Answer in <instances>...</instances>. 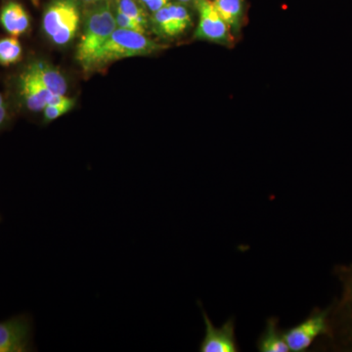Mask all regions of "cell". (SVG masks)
I'll return each instance as SVG.
<instances>
[{
  "instance_id": "7402d4cb",
  "label": "cell",
  "mask_w": 352,
  "mask_h": 352,
  "mask_svg": "<svg viewBox=\"0 0 352 352\" xmlns=\"http://www.w3.org/2000/svg\"><path fill=\"white\" fill-rule=\"evenodd\" d=\"M177 1H179L180 3L187 4L191 3V2L195 1V0H177Z\"/></svg>"
},
{
  "instance_id": "9a60e30c",
  "label": "cell",
  "mask_w": 352,
  "mask_h": 352,
  "mask_svg": "<svg viewBox=\"0 0 352 352\" xmlns=\"http://www.w3.org/2000/svg\"><path fill=\"white\" fill-rule=\"evenodd\" d=\"M22 46L16 36L0 39V64L9 66L22 58Z\"/></svg>"
},
{
  "instance_id": "484cf974",
  "label": "cell",
  "mask_w": 352,
  "mask_h": 352,
  "mask_svg": "<svg viewBox=\"0 0 352 352\" xmlns=\"http://www.w3.org/2000/svg\"><path fill=\"white\" fill-rule=\"evenodd\" d=\"M0 220H1V219H0Z\"/></svg>"
},
{
  "instance_id": "44dd1931",
  "label": "cell",
  "mask_w": 352,
  "mask_h": 352,
  "mask_svg": "<svg viewBox=\"0 0 352 352\" xmlns=\"http://www.w3.org/2000/svg\"><path fill=\"white\" fill-rule=\"evenodd\" d=\"M80 1L83 2L85 6H91V4L97 3V2L103 1V0H80Z\"/></svg>"
},
{
  "instance_id": "5b68a950",
  "label": "cell",
  "mask_w": 352,
  "mask_h": 352,
  "mask_svg": "<svg viewBox=\"0 0 352 352\" xmlns=\"http://www.w3.org/2000/svg\"><path fill=\"white\" fill-rule=\"evenodd\" d=\"M199 24L195 38L210 43L228 44L232 41L230 28L222 20L212 0H195Z\"/></svg>"
},
{
  "instance_id": "cb8c5ba5",
  "label": "cell",
  "mask_w": 352,
  "mask_h": 352,
  "mask_svg": "<svg viewBox=\"0 0 352 352\" xmlns=\"http://www.w3.org/2000/svg\"><path fill=\"white\" fill-rule=\"evenodd\" d=\"M32 3L34 4V6H38L39 4V0H32Z\"/></svg>"
},
{
  "instance_id": "2e32d148",
  "label": "cell",
  "mask_w": 352,
  "mask_h": 352,
  "mask_svg": "<svg viewBox=\"0 0 352 352\" xmlns=\"http://www.w3.org/2000/svg\"><path fill=\"white\" fill-rule=\"evenodd\" d=\"M75 106V100L69 98L68 100L62 104H56V105H47L43 110L44 119L47 122L57 120L58 118L62 117L65 113L71 111Z\"/></svg>"
},
{
  "instance_id": "d4e9b609",
  "label": "cell",
  "mask_w": 352,
  "mask_h": 352,
  "mask_svg": "<svg viewBox=\"0 0 352 352\" xmlns=\"http://www.w3.org/2000/svg\"><path fill=\"white\" fill-rule=\"evenodd\" d=\"M0 106H3V99H2L1 94H0Z\"/></svg>"
},
{
  "instance_id": "7a4b0ae2",
  "label": "cell",
  "mask_w": 352,
  "mask_h": 352,
  "mask_svg": "<svg viewBox=\"0 0 352 352\" xmlns=\"http://www.w3.org/2000/svg\"><path fill=\"white\" fill-rule=\"evenodd\" d=\"M163 48L164 46L155 43L145 34L117 28L95 55L88 72L100 71L108 65L126 58L148 56Z\"/></svg>"
},
{
  "instance_id": "4fadbf2b",
  "label": "cell",
  "mask_w": 352,
  "mask_h": 352,
  "mask_svg": "<svg viewBox=\"0 0 352 352\" xmlns=\"http://www.w3.org/2000/svg\"><path fill=\"white\" fill-rule=\"evenodd\" d=\"M214 8L230 29H239L243 14V0H212Z\"/></svg>"
},
{
  "instance_id": "30bf717a",
  "label": "cell",
  "mask_w": 352,
  "mask_h": 352,
  "mask_svg": "<svg viewBox=\"0 0 352 352\" xmlns=\"http://www.w3.org/2000/svg\"><path fill=\"white\" fill-rule=\"evenodd\" d=\"M0 22L4 30L12 36L25 34L30 28L29 14L17 2H9L2 8Z\"/></svg>"
},
{
  "instance_id": "603a6c76",
  "label": "cell",
  "mask_w": 352,
  "mask_h": 352,
  "mask_svg": "<svg viewBox=\"0 0 352 352\" xmlns=\"http://www.w3.org/2000/svg\"><path fill=\"white\" fill-rule=\"evenodd\" d=\"M139 2H140L141 4H142V6L144 7L145 4L147 3V2H149L150 0H138Z\"/></svg>"
},
{
  "instance_id": "52a82bcc",
  "label": "cell",
  "mask_w": 352,
  "mask_h": 352,
  "mask_svg": "<svg viewBox=\"0 0 352 352\" xmlns=\"http://www.w3.org/2000/svg\"><path fill=\"white\" fill-rule=\"evenodd\" d=\"M204 321H205V337L201 340L199 351L201 352H237L239 351L237 340H236L235 319L233 317L223 324L220 328L214 327L212 320L208 318L204 308L201 307Z\"/></svg>"
},
{
  "instance_id": "7c38bea8",
  "label": "cell",
  "mask_w": 352,
  "mask_h": 352,
  "mask_svg": "<svg viewBox=\"0 0 352 352\" xmlns=\"http://www.w3.org/2000/svg\"><path fill=\"white\" fill-rule=\"evenodd\" d=\"M261 352H288L289 349L284 338V331L279 329V319L270 317L266 320L265 329L256 342Z\"/></svg>"
},
{
  "instance_id": "ffe728a7",
  "label": "cell",
  "mask_w": 352,
  "mask_h": 352,
  "mask_svg": "<svg viewBox=\"0 0 352 352\" xmlns=\"http://www.w3.org/2000/svg\"><path fill=\"white\" fill-rule=\"evenodd\" d=\"M6 119V109L3 106H0V126L3 124Z\"/></svg>"
},
{
  "instance_id": "277c9868",
  "label": "cell",
  "mask_w": 352,
  "mask_h": 352,
  "mask_svg": "<svg viewBox=\"0 0 352 352\" xmlns=\"http://www.w3.org/2000/svg\"><path fill=\"white\" fill-rule=\"evenodd\" d=\"M328 310H314L307 319L284 331V338L289 351H307L314 340L329 332Z\"/></svg>"
},
{
  "instance_id": "3957f363",
  "label": "cell",
  "mask_w": 352,
  "mask_h": 352,
  "mask_svg": "<svg viewBox=\"0 0 352 352\" xmlns=\"http://www.w3.org/2000/svg\"><path fill=\"white\" fill-rule=\"evenodd\" d=\"M82 22L76 0H51L43 13V28L56 45L63 46L75 38Z\"/></svg>"
},
{
  "instance_id": "8fae6325",
  "label": "cell",
  "mask_w": 352,
  "mask_h": 352,
  "mask_svg": "<svg viewBox=\"0 0 352 352\" xmlns=\"http://www.w3.org/2000/svg\"><path fill=\"white\" fill-rule=\"evenodd\" d=\"M27 69L36 76L39 82L53 94L66 95L68 85L64 76L51 65L45 62H34Z\"/></svg>"
},
{
  "instance_id": "e0dca14e",
  "label": "cell",
  "mask_w": 352,
  "mask_h": 352,
  "mask_svg": "<svg viewBox=\"0 0 352 352\" xmlns=\"http://www.w3.org/2000/svg\"><path fill=\"white\" fill-rule=\"evenodd\" d=\"M113 14H115L116 23L120 29L127 30V31L138 32L140 34H146L147 30L142 27L135 20L132 19L129 16L122 13V11L113 8Z\"/></svg>"
},
{
  "instance_id": "8992f818",
  "label": "cell",
  "mask_w": 352,
  "mask_h": 352,
  "mask_svg": "<svg viewBox=\"0 0 352 352\" xmlns=\"http://www.w3.org/2000/svg\"><path fill=\"white\" fill-rule=\"evenodd\" d=\"M32 346V319L18 315L0 322V352H27Z\"/></svg>"
},
{
  "instance_id": "9c48e42d",
  "label": "cell",
  "mask_w": 352,
  "mask_h": 352,
  "mask_svg": "<svg viewBox=\"0 0 352 352\" xmlns=\"http://www.w3.org/2000/svg\"><path fill=\"white\" fill-rule=\"evenodd\" d=\"M20 88L25 105L32 112L43 111L53 95L29 69L21 76Z\"/></svg>"
},
{
  "instance_id": "ba28073f",
  "label": "cell",
  "mask_w": 352,
  "mask_h": 352,
  "mask_svg": "<svg viewBox=\"0 0 352 352\" xmlns=\"http://www.w3.org/2000/svg\"><path fill=\"white\" fill-rule=\"evenodd\" d=\"M152 24L157 34L164 38H175L192 25L191 15L182 3L170 2L153 13Z\"/></svg>"
},
{
  "instance_id": "d6986e66",
  "label": "cell",
  "mask_w": 352,
  "mask_h": 352,
  "mask_svg": "<svg viewBox=\"0 0 352 352\" xmlns=\"http://www.w3.org/2000/svg\"><path fill=\"white\" fill-rule=\"evenodd\" d=\"M168 3H170V0H150L145 4L144 8L149 10L150 12L155 13Z\"/></svg>"
},
{
  "instance_id": "6da1fadb",
  "label": "cell",
  "mask_w": 352,
  "mask_h": 352,
  "mask_svg": "<svg viewBox=\"0 0 352 352\" xmlns=\"http://www.w3.org/2000/svg\"><path fill=\"white\" fill-rule=\"evenodd\" d=\"M111 0L87 6L83 17L82 38L76 47V60L88 72L95 55L117 29Z\"/></svg>"
},
{
  "instance_id": "ac0fdd59",
  "label": "cell",
  "mask_w": 352,
  "mask_h": 352,
  "mask_svg": "<svg viewBox=\"0 0 352 352\" xmlns=\"http://www.w3.org/2000/svg\"><path fill=\"white\" fill-rule=\"evenodd\" d=\"M340 278L344 283V300L352 305V267L349 270L346 268V270H342V275Z\"/></svg>"
},
{
  "instance_id": "5bb4252c",
  "label": "cell",
  "mask_w": 352,
  "mask_h": 352,
  "mask_svg": "<svg viewBox=\"0 0 352 352\" xmlns=\"http://www.w3.org/2000/svg\"><path fill=\"white\" fill-rule=\"evenodd\" d=\"M113 8L122 11V13L135 20L146 30L149 27L147 13L142 4L136 0H111Z\"/></svg>"
}]
</instances>
